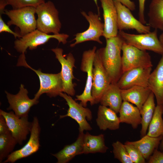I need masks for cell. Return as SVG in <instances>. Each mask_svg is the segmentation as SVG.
I'll return each instance as SVG.
<instances>
[{
    "label": "cell",
    "instance_id": "16",
    "mask_svg": "<svg viewBox=\"0 0 163 163\" xmlns=\"http://www.w3.org/2000/svg\"><path fill=\"white\" fill-rule=\"evenodd\" d=\"M114 2L117 10V27L119 31L134 29L140 34L150 32L151 27L144 25L136 19L129 8L117 0H114Z\"/></svg>",
    "mask_w": 163,
    "mask_h": 163
},
{
    "label": "cell",
    "instance_id": "15",
    "mask_svg": "<svg viewBox=\"0 0 163 163\" xmlns=\"http://www.w3.org/2000/svg\"><path fill=\"white\" fill-rule=\"evenodd\" d=\"M20 91L15 95L11 94L6 91L5 92L9 104L8 110H12L15 115L19 117L28 116L31 107L37 104L38 99L34 97L30 99L28 96V91L21 84Z\"/></svg>",
    "mask_w": 163,
    "mask_h": 163
},
{
    "label": "cell",
    "instance_id": "20",
    "mask_svg": "<svg viewBox=\"0 0 163 163\" xmlns=\"http://www.w3.org/2000/svg\"><path fill=\"white\" fill-rule=\"evenodd\" d=\"M148 87L154 94L157 105H163V55L150 75Z\"/></svg>",
    "mask_w": 163,
    "mask_h": 163
},
{
    "label": "cell",
    "instance_id": "8",
    "mask_svg": "<svg viewBox=\"0 0 163 163\" xmlns=\"http://www.w3.org/2000/svg\"><path fill=\"white\" fill-rule=\"evenodd\" d=\"M122 51L123 73L134 68L152 67L151 56L146 51L140 50L124 41Z\"/></svg>",
    "mask_w": 163,
    "mask_h": 163
},
{
    "label": "cell",
    "instance_id": "24",
    "mask_svg": "<svg viewBox=\"0 0 163 163\" xmlns=\"http://www.w3.org/2000/svg\"><path fill=\"white\" fill-rule=\"evenodd\" d=\"M123 101L121 89L117 83H110L103 94L100 103L101 105L109 107L117 113Z\"/></svg>",
    "mask_w": 163,
    "mask_h": 163
},
{
    "label": "cell",
    "instance_id": "40",
    "mask_svg": "<svg viewBox=\"0 0 163 163\" xmlns=\"http://www.w3.org/2000/svg\"><path fill=\"white\" fill-rule=\"evenodd\" d=\"M158 147L160 150L163 153V136L161 141Z\"/></svg>",
    "mask_w": 163,
    "mask_h": 163
},
{
    "label": "cell",
    "instance_id": "23",
    "mask_svg": "<svg viewBox=\"0 0 163 163\" xmlns=\"http://www.w3.org/2000/svg\"><path fill=\"white\" fill-rule=\"evenodd\" d=\"M119 113L120 123L131 125L134 129L141 124L142 117L139 110L130 103L123 101Z\"/></svg>",
    "mask_w": 163,
    "mask_h": 163
},
{
    "label": "cell",
    "instance_id": "29",
    "mask_svg": "<svg viewBox=\"0 0 163 163\" xmlns=\"http://www.w3.org/2000/svg\"><path fill=\"white\" fill-rule=\"evenodd\" d=\"M163 105H157L149 124L147 135L152 137L163 136Z\"/></svg>",
    "mask_w": 163,
    "mask_h": 163
},
{
    "label": "cell",
    "instance_id": "21",
    "mask_svg": "<svg viewBox=\"0 0 163 163\" xmlns=\"http://www.w3.org/2000/svg\"><path fill=\"white\" fill-rule=\"evenodd\" d=\"M151 91L148 87L135 86L125 89H121L123 101L133 104L140 110Z\"/></svg>",
    "mask_w": 163,
    "mask_h": 163
},
{
    "label": "cell",
    "instance_id": "13",
    "mask_svg": "<svg viewBox=\"0 0 163 163\" xmlns=\"http://www.w3.org/2000/svg\"><path fill=\"white\" fill-rule=\"evenodd\" d=\"M32 122L30 135L27 142L20 149L13 152L3 163H14L17 161L27 157L38 151L40 145V136L41 128L37 117H33Z\"/></svg>",
    "mask_w": 163,
    "mask_h": 163
},
{
    "label": "cell",
    "instance_id": "31",
    "mask_svg": "<svg viewBox=\"0 0 163 163\" xmlns=\"http://www.w3.org/2000/svg\"><path fill=\"white\" fill-rule=\"evenodd\" d=\"M112 146L114 158L117 159L122 163H133L124 144L117 141L113 142Z\"/></svg>",
    "mask_w": 163,
    "mask_h": 163
},
{
    "label": "cell",
    "instance_id": "35",
    "mask_svg": "<svg viewBox=\"0 0 163 163\" xmlns=\"http://www.w3.org/2000/svg\"><path fill=\"white\" fill-rule=\"evenodd\" d=\"M3 32H7L13 34L15 38L17 37L19 38L22 37L20 34L13 31L10 28L9 26L6 24L3 20L2 15H0V33Z\"/></svg>",
    "mask_w": 163,
    "mask_h": 163
},
{
    "label": "cell",
    "instance_id": "10",
    "mask_svg": "<svg viewBox=\"0 0 163 163\" xmlns=\"http://www.w3.org/2000/svg\"><path fill=\"white\" fill-rule=\"evenodd\" d=\"M99 13L94 14L90 11L87 14L84 11L81 12V14L88 22L89 27L85 31L77 33L75 35V37L73 40L75 41L70 44L71 47L88 41H96L100 44H102L100 38L103 35L104 24L101 20Z\"/></svg>",
    "mask_w": 163,
    "mask_h": 163
},
{
    "label": "cell",
    "instance_id": "4",
    "mask_svg": "<svg viewBox=\"0 0 163 163\" xmlns=\"http://www.w3.org/2000/svg\"><path fill=\"white\" fill-rule=\"evenodd\" d=\"M35 13V7L27 6L11 10L5 9L4 14L10 19L7 24L9 26L13 25L18 27L22 37L37 29Z\"/></svg>",
    "mask_w": 163,
    "mask_h": 163
},
{
    "label": "cell",
    "instance_id": "22",
    "mask_svg": "<svg viewBox=\"0 0 163 163\" xmlns=\"http://www.w3.org/2000/svg\"><path fill=\"white\" fill-rule=\"evenodd\" d=\"M83 132H79L75 142L65 145L59 152L52 155L57 159V163H67L75 156L83 154Z\"/></svg>",
    "mask_w": 163,
    "mask_h": 163
},
{
    "label": "cell",
    "instance_id": "37",
    "mask_svg": "<svg viewBox=\"0 0 163 163\" xmlns=\"http://www.w3.org/2000/svg\"><path fill=\"white\" fill-rule=\"evenodd\" d=\"M10 132L5 118L0 115V134Z\"/></svg>",
    "mask_w": 163,
    "mask_h": 163
},
{
    "label": "cell",
    "instance_id": "3",
    "mask_svg": "<svg viewBox=\"0 0 163 163\" xmlns=\"http://www.w3.org/2000/svg\"><path fill=\"white\" fill-rule=\"evenodd\" d=\"M37 15V29L47 34H58L62 24L59 17V11L50 1L42 3L36 7Z\"/></svg>",
    "mask_w": 163,
    "mask_h": 163
},
{
    "label": "cell",
    "instance_id": "17",
    "mask_svg": "<svg viewBox=\"0 0 163 163\" xmlns=\"http://www.w3.org/2000/svg\"><path fill=\"white\" fill-rule=\"evenodd\" d=\"M152 69L151 67H140L127 71L123 73L117 84L121 89L135 86L148 87Z\"/></svg>",
    "mask_w": 163,
    "mask_h": 163
},
{
    "label": "cell",
    "instance_id": "9",
    "mask_svg": "<svg viewBox=\"0 0 163 163\" xmlns=\"http://www.w3.org/2000/svg\"><path fill=\"white\" fill-rule=\"evenodd\" d=\"M96 50L97 47L94 46L92 49L84 51L82 54L80 69L82 71L87 73V80L83 92L81 94L76 95L75 100L80 101V104L85 107H86L87 102L88 101L91 105L94 104L91 95V90L93 61Z\"/></svg>",
    "mask_w": 163,
    "mask_h": 163
},
{
    "label": "cell",
    "instance_id": "19",
    "mask_svg": "<svg viewBox=\"0 0 163 163\" xmlns=\"http://www.w3.org/2000/svg\"><path fill=\"white\" fill-rule=\"evenodd\" d=\"M117 113L109 107L101 105L99 106L96 122L100 129L105 131L119 129L120 122Z\"/></svg>",
    "mask_w": 163,
    "mask_h": 163
},
{
    "label": "cell",
    "instance_id": "26",
    "mask_svg": "<svg viewBox=\"0 0 163 163\" xmlns=\"http://www.w3.org/2000/svg\"><path fill=\"white\" fill-rule=\"evenodd\" d=\"M163 136L154 137L146 134L139 140L128 141L137 148L145 160H148L155 150L158 149Z\"/></svg>",
    "mask_w": 163,
    "mask_h": 163
},
{
    "label": "cell",
    "instance_id": "41",
    "mask_svg": "<svg viewBox=\"0 0 163 163\" xmlns=\"http://www.w3.org/2000/svg\"><path fill=\"white\" fill-rule=\"evenodd\" d=\"M159 39L161 43L163 46V31L162 33L160 35Z\"/></svg>",
    "mask_w": 163,
    "mask_h": 163
},
{
    "label": "cell",
    "instance_id": "32",
    "mask_svg": "<svg viewBox=\"0 0 163 163\" xmlns=\"http://www.w3.org/2000/svg\"><path fill=\"white\" fill-rule=\"evenodd\" d=\"M7 5H11L13 9L27 6L36 7L45 2L44 0H5Z\"/></svg>",
    "mask_w": 163,
    "mask_h": 163
},
{
    "label": "cell",
    "instance_id": "6",
    "mask_svg": "<svg viewBox=\"0 0 163 163\" xmlns=\"http://www.w3.org/2000/svg\"><path fill=\"white\" fill-rule=\"evenodd\" d=\"M118 34L127 44L141 50L151 51L163 55V46L158 37L157 30L139 34H129L123 30L119 31Z\"/></svg>",
    "mask_w": 163,
    "mask_h": 163
},
{
    "label": "cell",
    "instance_id": "36",
    "mask_svg": "<svg viewBox=\"0 0 163 163\" xmlns=\"http://www.w3.org/2000/svg\"><path fill=\"white\" fill-rule=\"evenodd\" d=\"M145 0H139V20L143 24H146L144 15L145 5Z\"/></svg>",
    "mask_w": 163,
    "mask_h": 163
},
{
    "label": "cell",
    "instance_id": "42",
    "mask_svg": "<svg viewBox=\"0 0 163 163\" xmlns=\"http://www.w3.org/2000/svg\"><path fill=\"white\" fill-rule=\"evenodd\" d=\"M94 2L95 3V4L96 5H97V7L98 8V5H97V0H94Z\"/></svg>",
    "mask_w": 163,
    "mask_h": 163
},
{
    "label": "cell",
    "instance_id": "38",
    "mask_svg": "<svg viewBox=\"0 0 163 163\" xmlns=\"http://www.w3.org/2000/svg\"><path fill=\"white\" fill-rule=\"evenodd\" d=\"M129 8L131 11H133L136 9L135 3L130 0H117Z\"/></svg>",
    "mask_w": 163,
    "mask_h": 163
},
{
    "label": "cell",
    "instance_id": "14",
    "mask_svg": "<svg viewBox=\"0 0 163 163\" xmlns=\"http://www.w3.org/2000/svg\"><path fill=\"white\" fill-rule=\"evenodd\" d=\"M0 115L5 118L9 129L18 143L22 145L30 133L32 122L28 120V116L19 117L13 111L7 112L1 109Z\"/></svg>",
    "mask_w": 163,
    "mask_h": 163
},
{
    "label": "cell",
    "instance_id": "2",
    "mask_svg": "<svg viewBox=\"0 0 163 163\" xmlns=\"http://www.w3.org/2000/svg\"><path fill=\"white\" fill-rule=\"evenodd\" d=\"M17 66H24L34 71L38 76L40 88L35 94V98L38 99L42 94L46 93L50 97L59 95L63 92L62 81L60 73L48 74L42 72L40 69L37 70L29 66L26 61L25 53H21L18 60Z\"/></svg>",
    "mask_w": 163,
    "mask_h": 163
},
{
    "label": "cell",
    "instance_id": "7",
    "mask_svg": "<svg viewBox=\"0 0 163 163\" xmlns=\"http://www.w3.org/2000/svg\"><path fill=\"white\" fill-rule=\"evenodd\" d=\"M93 66L91 95L94 104L100 103L103 94L111 83L102 63L101 48L96 51Z\"/></svg>",
    "mask_w": 163,
    "mask_h": 163
},
{
    "label": "cell",
    "instance_id": "25",
    "mask_svg": "<svg viewBox=\"0 0 163 163\" xmlns=\"http://www.w3.org/2000/svg\"><path fill=\"white\" fill-rule=\"evenodd\" d=\"M108 149L105 143L104 135L100 134L97 136L90 134L87 132L83 138V154L105 153Z\"/></svg>",
    "mask_w": 163,
    "mask_h": 163
},
{
    "label": "cell",
    "instance_id": "34",
    "mask_svg": "<svg viewBox=\"0 0 163 163\" xmlns=\"http://www.w3.org/2000/svg\"><path fill=\"white\" fill-rule=\"evenodd\" d=\"M149 163H163V153L155 149L148 159Z\"/></svg>",
    "mask_w": 163,
    "mask_h": 163
},
{
    "label": "cell",
    "instance_id": "43",
    "mask_svg": "<svg viewBox=\"0 0 163 163\" xmlns=\"http://www.w3.org/2000/svg\"></svg>",
    "mask_w": 163,
    "mask_h": 163
},
{
    "label": "cell",
    "instance_id": "1",
    "mask_svg": "<svg viewBox=\"0 0 163 163\" xmlns=\"http://www.w3.org/2000/svg\"><path fill=\"white\" fill-rule=\"evenodd\" d=\"M106 42V46L101 48L102 63L111 83H117L123 73L121 53L124 40L118 34Z\"/></svg>",
    "mask_w": 163,
    "mask_h": 163
},
{
    "label": "cell",
    "instance_id": "12",
    "mask_svg": "<svg viewBox=\"0 0 163 163\" xmlns=\"http://www.w3.org/2000/svg\"><path fill=\"white\" fill-rule=\"evenodd\" d=\"M55 53L56 58L61 65L60 72L62 81L63 92L73 96L75 91L72 80L74 78L73 68L75 67V59L71 53H69L66 58L63 55V50L61 48H56L51 50Z\"/></svg>",
    "mask_w": 163,
    "mask_h": 163
},
{
    "label": "cell",
    "instance_id": "30",
    "mask_svg": "<svg viewBox=\"0 0 163 163\" xmlns=\"http://www.w3.org/2000/svg\"><path fill=\"white\" fill-rule=\"evenodd\" d=\"M18 142L11 133L0 134V163L11 153Z\"/></svg>",
    "mask_w": 163,
    "mask_h": 163
},
{
    "label": "cell",
    "instance_id": "28",
    "mask_svg": "<svg viewBox=\"0 0 163 163\" xmlns=\"http://www.w3.org/2000/svg\"><path fill=\"white\" fill-rule=\"evenodd\" d=\"M155 97L154 94L151 91L140 110L142 117V127L140 132L142 137L146 135L149 124L154 114L156 107Z\"/></svg>",
    "mask_w": 163,
    "mask_h": 163
},
{
    "label": "cell",
    "instance_id": "39",
    "mask_svg": "<svg viewBox=\"0 0 163 163\" xmlns=\"http://www.w3.org/2000/svg\"><path fill=\"white\" fill-rule=\"evenodd\" d=\"M7 5L5 0H0V15L5 14V8Z\"/></svg>",
    "mask_w": 163,
    "mask_h": 163
},
{
    "label": "cell",
    "instance_id": "27",
    "mask_svg": "<svg viewBox=\"0 0 163 163\" xmlns=\"http://www.w3.org/2000/svg\"><path fill=\"white\" fill-rule=\"evenodd\" d=\"M148 14L149 25L163 31V0H152Z\"/></svg>",
    "mask_w": 163,
    "mask_h": 163
},
{
    "label": "cell",
    "instance_id": "33",
    "mask_svg": "<svg viewBox=\"0 0 163 163\" xmlns=\"http://www.w3.org/2000/svg\"><path fill=\"white\" fill-rule=\"evenodd\" d=\"M129 156L133 163H145V159L139 151L134 146L127 141L124 144Z\"/></svg>",
    "mask_w": 163,
    "mask_h": 163
},
{
    "label": "cell",
    "instance_id": "11",
    "mask_svg": "<svg viewBox=\"0 0 163 163\" xmlns=\"http://www.w3.org/2000/svg\"><path fill=\"white\" fill-rule=\"evenodd\" d=\"M59 96L66 100L69 107L66 114L60 115V119L69 117L75 120L78 124L79 132L91 130L92 128L87 121H90L92 118L90 110L78 103L71 96L65 93H61Z\"/></svg>",
    "mask_w": 163,
    "mask_h": 163
},
{
    "label": "cell",
    "instance_id": "5",
    "mask_svg": "<svg viewBox=\"0 0 163 163\" xmlns=\"http://www.w3.org/2000/svg\"><path fill=\"white\" fill-rule=\"evenodd\" d=\"M69 37L68 34L63 33L50 35L36 29L16 40L14 48L20 53H25L27 48L31 50L35 49L51 38L56 39L59 43L65 44Z\"/></svg>",
    "mask_w": 163,
    "mask_h": 163
},
{
    "label": "cell",
    "instance_id": "18",
    "mask_svg": "<svg viewBox=\"0 0 163 163\" xmlns=\"http://www.w3.org/2000/svg\"><path fill=\"white\" fill-rule=\"evenodd\" d=\"M103 10L104 28L103 35L106 39L118 35L117 12L114 0H99Z\"/></svg>",
    "mask_w": 163,
    "mask_h": 163
}]
</instances>
